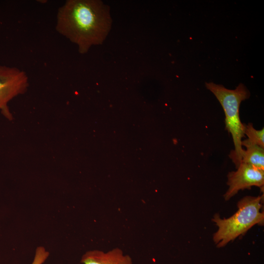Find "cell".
<instances>
[{
	"label": "cell",
	"instance_id": "277c9868",
	"mask_svg": "<svg viewBox=\"0 0 264 264\" xmlns=\"http://www.w3.org/2000/svg\"><path fill=\"white\" fill-rule=\"evenodd\" d=\"M28 86L26 73L17 67L0 66V110L11 119L8 103L18 95L24 93Z\"/></svg>",
	"mask_w": 264,
	"mask_h": 264
},
{
	"label": "cell",
	"instance_id": "6da1fadb",
	"mask_svg": "<svg viewBox=\"0 0 264 264\" xmlns=\"http://www.w3.org/2000/svg\"><path fill=\"white\" fill-rule=\"evenodd\" d=\"M112 25L110 8L99 0H67L58 9L56 29L81 54L103 44Z\"/></svg>",
	"mask_w": 264,
	"mask_h": 264
},
{
	"label": "cell",
	"instance_id": "52a82bcc",
	"mask_svg": "<svg viewBox=\"0 0 264 264\" xmlns=\"http://www.w3.org/2000/svg\"><path fill=\"white\" fill-rule=\"evenodd\" d=\"M243 149L241 163L250 165L264 170V148L257 145H251Z\"/></svg>",
	"mask_w": 264,
	"mask_h": 264
},
{
	"label": "cell",
	"instance_id": "9c48e42d",
	"mask_svg": "<svg viewBox=\"0 0 264 264\" xmlns=\"http://www.w3.org/2000/svg\"><path fill=\"white\" fill-rule=\"evenodd\" d=\"M49 255V252L44 247H38L36 250L35 257L31 264H43Z\"/></svg>",
	"mask_w": 264,
	"mask_h": 264
},
{
	"label": "cell",
	"instance_id": "5b68a950",
	"mask_svg": "<svg viewBox=\"0 0 264 264\" xmlns=\"http://www.w3.org/2000/svg\"><path fill=\"white\" fill-rule=\"evenodd\" d=\"M237 169L227 175L229 188L224 195L225 200L229 199L240 190L252 186L264 189V170L244 163H241Z\"/></svg>",
	"mask_w": 264,
	"mask_h": 264
},
{
	"label": "cell",
	"instance_id": "3957f363",
	"mask_svg": "<svg viewBox=\"0 0 264 264\" xmlns=\"http://www.w3.org/2000/svg\"><path fill=\"white\" fill-rule=\"evenodd\" d=\"M205 86L215 95L224 110L225 128L231 134L234 145V150L230 152L229 156L237 168L241 162L243 151L241 143L245 136L244 124L241 122L240 117V106L242 101L249 97L250 92L242 84L235 89H227L212 82L206 83Z\"/></svg>",
	"mask_w": 264,
	"mask_h": 264
},
{
	"label": "cell",
	"instance_id": "8992f818",
	"mask_svg": "<svg viewBox=\"0 0 264 264\" xmlns=\"http://www.w3.org/2000/svg\"><path fill=\"white\" fill-rule=\"evenodd\" d=\"M79 264H133L131 257L119 248L104 252L92 250L83 255Z\"/></svg>",
	"mask_w": 264,
	"mask_h": 264
},
{
	"label": "cell",
	"instance_id": "ba28073f",
	"mask_svg": "<svg viewBox=\"0 0 264 264\" xmlns=\"http://www.w3.org/2000/svg\"><path fill=\"white\" fill-rule=\"evenodd\" d=\"M244 133L247 138L242 141V146L257 145L264 148V129H255L252 123L244 124Z\"/></svg>",
	"mask_w": 264,
	"mask_h": 264
},
{
	"label": "cell",
	"instance_id": "7a4b0ae2",
	"mask_svg": "<svg viewBox=\"0 0 264 264\" xmlns=\"http://www.w3.org/2000/svg\"><path fill=\"white\" fill-rule=\"evenodd\" d=\"M264 195L246 196L238 203V210L231 217L221 219L216 214L212 220L218 227L213 240L218 247L225 246L229 242L245 233L256 224L262 225L264 222V211L261 212Z\"/></svg>",
	"mask_w": 264,
	"mask_h": 264
}]
</instances>
